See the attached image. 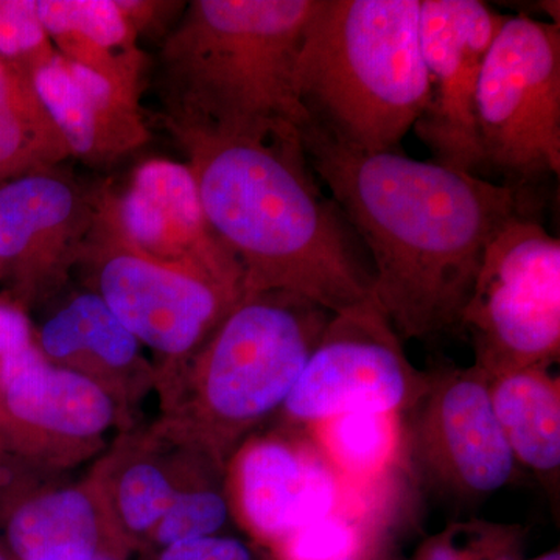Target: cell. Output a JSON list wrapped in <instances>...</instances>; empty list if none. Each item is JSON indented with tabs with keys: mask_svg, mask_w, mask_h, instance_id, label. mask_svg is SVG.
Returning <instances> with one entry per match:
<instances>
[{
	"mask_svg": "<svg viewBox=\"0 0 560 560\" xmlns=\"http://www.w3.org/2000/svg\"><path fill=\"white\" fill-rule=\"evenodd\" d=\"M301 142L371 254L375 300L400 340L460 330L486 246L522 212L517 190L400 151L349 150L311 125Z\"/></svg>",
	"mask_w": 560,
	"mask_h": 560,
	"instance_id": "obj_1",
	"label": "cell"
},
{
	"mask_svg": "<svg viewBox=\"0 0 560 560\" xmlns=\"http://www.w3.org/2000/svg\"><path fill=\"white\" fill-rule=\"evenodd\" d=\"M172 135L210 228L241 264L245 294L287 291L331 313L374 298L366 249L320 194L301 139Z\"/></svg>",
	"mask_w": 560,
	"mask_h": 560,
	"instance_id": "obj_2",
	"label": "cell"
},
{
	"mask_svg": "<svg viewBox=\"0 0 560 560\" xmlns=\"http://www.w3.org/2000/svg\"><path fill=\"white\" fill-rule=\"evenodd\" d=\"M318 2H190L158 55L168 130L301 139L311 120L298 98L294 72Z\"/></svg>",
	"mask_w": 560,
	"mask_h": 560,
	"instance_id": "obj_3",
	"label": "cell"
},
{
	"mask_svg": "<svg viewBox=\"0 0 560 560\" xmlns=\"http://www.w3.org/2000/svg\"><path fill=\"white\" fill-rule=\"evenodd\" d=\"M294 84L320 135L364 153L400 151L429 95L420 0H319Z\"/></svg>",
	"mask_w": 560,
	"mask_h": 560,
	"instance_id": "obj_4",
	"label": "cell"
},
{
	"mask_svg": "<svg viewBox=\"0 0 560 560\" xmlns=\"http://www.w3.org/2000/svg\"><path fill=\"white\" fill-rule=\"evenodd\" d=\"M331 315L287 291L245 294L189 360L158 378L162 419L226 469L282 410Z\"/></svg>",
	"mask_w": 560,
	"mask_h": 560,
	"instance_id": "obj_5",
	"label": "cell"
},
{
	"mask_svg": "<svg viewBox=\"0 0 560 560\" xmlns=\"http://www.w3.org/2000/svg\"><path fill=\"white\" fill-rule=\"evenodd\" d=\"M75 270L110 312L158 357L156 378L190 359L245 293L154 259L132 243L119 194L98 187L97 209ZM73 270V271H75Z\"/></svg>",
	"mask_w": 560,
	"mask_h": 560,
	"instance_id": "obj_6",
	"label": "cell"
},
{
	"mask_svg": "<svg viewBox=\"0 0 560 560\" xmlns=\"http://www.w3.org/2000/svg\"><path fill=\"white\" fill-rule=\"evenodd\" d=\"M460 330L489 378L559 360L560 242L523 210L486 246Z\"/></svg>",
	"mask_w": 560,
	"mask_h": 560,
	"instance_id": "obj_7",
	"label": "cell"
},
{
	"mask_svg": "<svg viewBox=\"0 0 560 560\" xmlns=\"http://www.w3.org/2000/svg\"><path fill=\"white\" fill-rule=\"evenodd\" d=\"M485 167L529 180L560 172L559 22L504 16L478 80Z\"/></svg>",
	"mask_w": 560,
	"mask_h": 560,
	"instance_id": "obj_8",
	"label": "cell"
},
{
	"mask_svg": "<svg viewBox=\"0 0 560 560\" xmlns=\"http://www.w3.org/2000/svg\"><path fill=\"white\" fill-rule=\"evenodd\" d=\"M377 300L334 313L282 411L304 429L357 411H410L430 388Z\"/></svg>",
	"mask_w": 560,
	"mask_h": 560,
	"instance_id": "obj_9",
	"label": "cell"
},
{
	"mask_svg": "<svg viewBox=\"0 0 560 560\" xmlns=\"http://www.w3.org/2000/svg\"><path fill=\"white\" fill-rule=\"evenodd\" d=\"M128 419L108 390L54 366L36 345L0 363V438L35 469L55 474L92 458Z\"/></svg>",
	"mask_w": 560,
	"mask_h": 560,
	"instance_id": "obj_10",
	"label": "cell"
},
{
	"mask_svg": "<svg viewBox=\"0 0 560 560\" xmlns=\"http://www.w3.org/2000/svg\"><path fill=\"white\" fill-rule=\"evenodd\" d=\"M408 412L407 451L442 495L480 503L514 480L518 464L493 411L490 378L477 366L434 372Z\"/></svg>",
	"mask_w": 560,
	"mask_h": 560,
	"instance_id": "obj_11",
	"label": "cell"
},
{
	"mask_svg": "<svg viewBox=\"0 0 560 560\" xmlns=\"http://www.w3.org/2000/svg\"><path fill=\"white\" fill-rule=\"evenodd\" d=\"M503 21L478 0H420L429 95L412 128L436 164L475 175L485 167L475 102L482 62Z\"/></svg>",
	"mask_w": 560,
	"mask_h": 560,
	"instance_id": "obj_12",
	"label": "cell"
},
{
	"mask_svg": "<svg viewBox=\"0 0 560 560\" xmlns=\"http://www.w3.org/2000/svg\"><path fill=\"white\" fill-rule=\"evenodd\" d=\"M98 189L65 172L33 173L0 186V268L25 301L65 289L97 209Z\"/></svg>",
	"mask_w": 560,
	"mask_h": 560,
	"instance_id": "obj_13",
	"label": "cell"
},
{
	"mask_svg": "<svg viewBox=\"0 0 560 560\" xmlns=\"http://www.w3.org/2000/svg\"><path fill=\"white\" fill-rule=\"evenodd\" d=\"M342 486L308 433L249 436L224 471L231 512L254 536L276 545L334 512Z\"/></svg>",
	"mask_w": 560,
	"mask_h": 560,
	"instance_id": "obj_14",
	"label": "cell"
},
{
	"mask_svg": "<svg viewBox=\"0 0 560 560\" xmlns=\"http://www.w3.org/2000/svg\"><path fill=\"white\" fill-rule=\"evenodd\" d=\"M119 213L125 231L143 253L245 293L241 264L210 228L186 164L143 162L119 194Z\"/></svg>",
	"mask_w": 560,
	"mask_h": 560,
	"instance_id": "obj_15",
	"label": "cell"
},
{
	"mask_svg": "<svg viewBox=\"0 0 560 560\" xmlns=\"http://www.w3.org/2000/svg\"><path fill=\"white\" fill-rule=\"evenodd\" d=\"M90 478L117 529L151 534L184 489L224 478L223 466L162 419L150 430H124Z\"/></svg>",
	"mask_w": 560,
	"mask_h": 560,
	"instance_id": "obj_16",
	"label": "cell"
},
{
	"mask_svg": "<svg viewBox=\"0 0 560 560\" xmlns=\"http://www.w3.org/2000/svg\"><path fill=\"white\" fill-rule=\"evenodd\" d=\"M36 346L54 366L77 372L108 390L130 412L156 386L143 346L94 291L73 293L47 316Z\"/></svg>",
	"mask_w": 560,
	"mask_h": 560,
	"instance_id": "obj_17",
	"label": "cell"
},
{
	"mask_svg": "<svg viewBox=\"0 0 560 560\" xmlns=\"http://www.w3.org/2000/svg\"><path fill=\"white\" fill-rule=\"evenodd\" d=\"M33 80L73 158L108 164L150 139L138 101L62 55L39 66Z\"/></svg>",
	"mask_w": 560,
	"mask_h": 560,
	"instance_id": "obj_18",
	"label": "cell"
},
{
	"mask_svg": "<svg viewBox=\"0 0 560 560\" xmlns=\"http://www.w3.org/2000/svg\"><path fill=\"white\" fill-rule=\"evenodd\" d=\"M116 525L91 478L18 501L7 526L21 560H94Z\"/></svg>",
	"mask_w": 560,
	"mask_h": 560,
	"instance_id": "obj_19",
	"label": "cell"
},
{
	"mask_svg": "<svg viewBox=\"0 0 560 560\" xmlns=\"http://www.w3.org/2000/svg\"><path fill=\"white\" fill-rule=\"evenodd\" d=\"M36 9L58 54L139 102L145 57L116 0H36Z\"/></svg>",
	"mask_w": 560,
	"mask_h": 560,
	"instance_id": "obj_20",
	"label": "cell"
},
{
	"mask_svg": "<svg viewBox=\"0 0 560 560\" xmlns=\"http://www.w3.org/2000/svg\"><path fill=\"white\" fill-rule=\"evenodd\" d=\"M550 368L490 378V399L518 466L552 482L560 467V382Z\"/></svg>",
	"mask_w": 560,
	"mask_h": 560,
	"instance_id": "obj_21",
	"label": "cell"
},
{
	"mask_svg": "<svg viewBox=\"0 0 560 560\" xmlns=\"http://www.w3.org/2000/svg\"><path fill=\"white\" fill-rule=\"evenodd\" d=\"M65 136L39 97L33 72L0 57V186L70 160Z\"/></svg>",
	"mask_w": 560,
	"mask_h": 560,
	"instance_id": "obj_22",
	"label": "cell"
},
{
	"mask_svg": "<svg viewBox=\"0 0 560 560\" xmlns=\"http://www.w3.org/2000/svg\"><path fill=\"white\" fill-rule=\"evenodd\" d=\"M307 430L341 480L355 485L386 477L405 451L400 412H346Z\"/></svg>",
	"mask_w": 560,
	"mask_h": 560,
	"instance_id": "obj_23",
	"label": "cell"
},
{
	"mask_svg": "<svg viewBox=\"0 0 560 560\" xmlns=\"http://www.w3.org/2000/svg\"><path fill=\"white\" fill-rule=\"evenodd\" d=\"M370 514L366 501L361 499L355 508H349L342 490L334 512L280 541L283 560H345L368 551Z\"/></svg>",
	"mask_w": 560,
	"mask_h": 560,
	"instance_id": "obj_24",
	"label": "cell"
},
{
	"mask_svg": "<svg viewBox=\"0 0 560 560\" xmlns=\"http://www.w3.org/2000/svg\"><path fill=\"white\" fill-rule=\"evenodd\" d=\"M526 534L517 523L455 522L423 541L411 560H522Z\"/></svg>",
	"mask_w": 560,
	"mask_h": 560,
	"instance_id": "obj_25",
	"label": "cell"
},
{
	"mask_svg": "<svg viewBox=\"0 0 560 560\" xmlns=\"http://www.w3.org/2000/svg\"><path fill=\"white\" fill-rule=\"evenodd\" d=\"M230 517L224 478H217L179 492L151 530V536L167 548L183 541L217 536Z\"/></svg>",
	"mask_w": 560,
	"mask_h": 560,
	"instance_id": "obj_26",
	"label": "cell"
},
{
	"mask_svg": "<svg viewBox=\"0 0 560 560\" xmlns=\"http://www.w3.org/2000/svg\"><path fill=\"white\" fill-rule=\"evenodd\" d=\"M57 55L40 24L36 0H0V57L35 72Z\"/></svg>",
	"mask_w": 560,
	"mask_h": 560,
	"instance_id": "obj_27",
	"label": "cell"
},
{
	"mask_svg": "<svg viewBox=\"0 0 560 560\" xmlns=\"http://www.w3.org/2000/svg\"><path fill=\"white\" fill-rule=\"evenodd\" d=\"M253 551L241 539L209 536L164 548L161 560H253Z\"/></svg>",
	"mask_w": 560,
	"mask_h": 560,
	"instance_id": "obj_28",
	"label": "cell"
},
{
	"mask_svg": "<svg viewBox=\"0 0 560 560\" xmlns=\"http://www.w3.org/2000/svg\"><path fill=\"white\" fill-rule=\"evenodd\" d=\"M31 320L21 307L0 302V363L35 346Z\"/></svg>",
	"mask_w": 560,
	"mask_h": 560,
	"instance_id": "obj_29",
	"label": "cell"
},
{
	"mask_svg": "<svg viewBox=\"0 0 560 560\" xmlns=\"http://www.w3.org/2000/svg\"><path fill=\"white\" fill-rule=\"evenodd\" d=\"M530 560H560V552L559 550H551Z\"/></svg>",
	"mask_w": 560,
	"mask_h": 560,
	"instance_id": "obj_30",
	"label": "cell"
},
{
	"mask_svg": "<svg viewBox=\"0 0 560 560\" xmlns=\"http://www.w3.org/2000/svg\"><path fill=\"white\" fill-rule=\"evenodd\" d=\"M345 560H368V551L359 552V555L350 556V558Z\"/></svg>",
	"mask_w": 560,
	"mask_h": 560,
	"instance_id": "obj_31",
	"label": "cell"
},
{
	"mask_svg": "<svg viewBox=\"0 0 560 560\" xmlns=\"http://www.w3.org/2000/svg\"><path fill=\"white\" fill-rule=\"evenodd\" d=\"M94 560H119L114 555H109V552H103V555L97 556Z\"/></svg>",
	"mask_w": 560,
	"mask_h": 560,
	"instance_id": "obj_32",
	"label": "cell"
},
{
	"mask_svg": "<svg viewBox=\"0 0 560 560\" xmlns=\"http://www.w3.org/2000/svg\"><path fill=\"white\" fill-rule=\"evenodd\" d=\"M0 560H5V559H3L2 556H0Z\"/></svg>",
	"mask_w": 560,
	"mask_h": 560,
	"instance_id": "obj_33",
	"label": "cell"
}]
</instances>
